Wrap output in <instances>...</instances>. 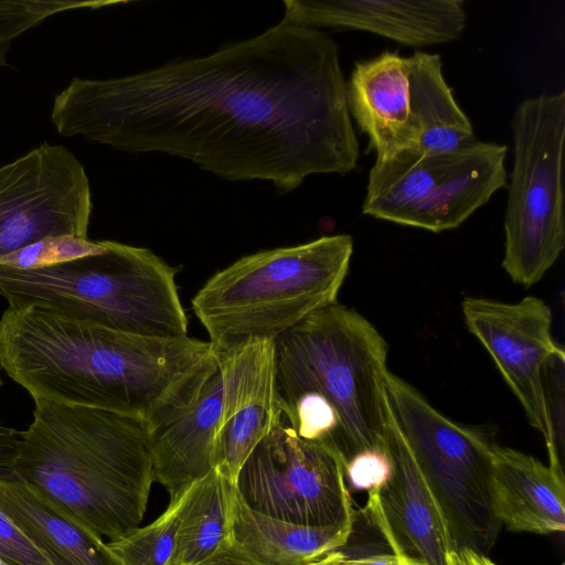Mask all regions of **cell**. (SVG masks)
<instances>
[{"mask_svg": "<svg viewBox=\"0 0 565 565\" xmlns=\"http://www.w3.org/2000/svg\"><path fill=\"white\" fill-rule=\"evenodd\" d=\"M217 353L222 369V412L213 469L235 484L241 467L254 448L282 422L275 381L274 340L253 339Z\"/></svg>", "mask_w": 565, "mask_h": 565, "instance_id": "15", "label": "cell"}, {"mask_svg": "<svg viewBox=\"0 0 565 565\" xmlns=\"http://www.w3.org/2000/svg\"><path fill=\"white\" fill-rule=\"evenodd\" d=\"M88 175L66 147L44 142L0 167V258L49 237L88 238Z\"/></svg>", "mask_w": 565, "mask_h": 565, "instance_id": "11", "label": "cell"}, {"mask_svg": "<svg viewBox=\"0 0 565 565\" xmlns=\"http://www.w3.org/2000/svg\"><path fill=\"white\" fill-rule=\"evenodd\" d=\"M512 128L514 162L502 267L515 284L530 287L542 279L565 245V92L524 99Z\"/></svg>", "mask_w": 565, "mask_h": 565, "instance_id": "8", "label": "cell"}, {"mask_svg": "<svg viewBox=\"0 0 565 565\" xmlns=\"http://www.w3.org/2000/svg\"><path fill=\"white\" fill-rule=\"evenodd\" d=\"M2 385H3V380H2V377L0 375V388L2 387Z\"/></svg>", "mask_w": 565, "mask_h": 565, "instance_id": "34", "label": "cell"}, {"mask_svg": "<svg viewBox=\"0 0 565 565\" xmlns=\"http://www.w3.org/2000/svg\"><path fill=\"white\" fill-rule=\"evenodd\" d=\"M321 559L328 565H426L417 558L401 553L355 555L341 548L327 553Z\"/></svg>", "mask_w": 565, "mask_h": 565, "instance_id": "28", "label": "cell"}, {"mask_svg": "<svg viewBox=\"0 0 565 565\" xmlns=\"http://www.w3.org/2000/svg\"><path fill=\"white\" fill-rule=\"evenodd\" d=\"M50 118L65 137L166 153L230 181H270L279 194L312 174H345L359 158L337 43L284 20L204 56L74 77Z\"/></svg>", "mask_w": 565, "mask_h": 565, "instance_id": "1", "label": "cell"}, {"mask_svg": "<svg viewBox=\"0 0 565 565\" xmlns=\"http://www.w3.org/2000/svg\"><path fill=\"white\" fill-rule=\"evenodd\" d=\"M386 446L391 473L382 486L367 491L365 516L392 552L426 565H449L456 547L445 515L391 413Z\"/></svg>", "mask_w": 565, "mask_h": 565, "instance_id": "14", "label": "cell"}, {"mask_svg": "<svg viewBox=\"0 0 565 565\" xmlns=\"http://www.w3.org/2000/svg\"><path fill=\"white\" fill-rule=\"evenodd\" d=\"M387 344L374 326L338 302L274 340L282 422L338 455L386 450Z\"/></svg>", "mask_w": 565, "mask_h": 565, "instance_id": "3", "label": "cell"}, {"mask_svg": "<svg viewBox=\"0 0 565 565\" xmlns=\"http://www.w3.org/2000/svg\"><path fill=\"white\" fill-rule=\"evenodd\" d=\"M0 565H10L8 562H6L2 557H0Z\"/></svg>", "mask_w": 565, "mask_h": 565, "instance_id": "33", "label": "cell"}, {"mask_svg": "<svg viewBox=\"0 0 565 565\" xmlns=\"http://www.w3.org/2000/svg\"><path fill=\"white\" fill-rule=\"evenodd\" d=\"M491 507L509 531L536 534L565 530V475L531 455L495 444Z\"/></svg>", "mask_w": 565, "mask_h": 565, "instance_id": "18", "label": "cell"}, {"mask_svg": "<svg viewBox=\"0 0 565 565\" xmlns=\"http://www.w3.org/2000/svg\"><path fill=\"white\" fill-rule=\"evenodd\" d=\"M116 4L103 0H0V66H8L12 42L44 20L72 10L99 9Z\"/></svg>", "mask_w": 565, "mask_h": 565, "instance_id": "24", "label": "cell"}, {"mask_svg": "<svg viewBox=\"0 0 565 565\" xmlns=\"http://www.w3.org/2000/svg\"><path fill=\"white\" fill-rule=\"evenodd\" d=\"M0 509L61 565H120L96 533L10 475H0Z\"/></svg>", "mask_w": 565, "mask_h": 565, "instance_id": "19", "label": "cell"}, {"mask_svg": "<svg viewBox=\"0 0 565 565\" xmlns=\"http://www.w3.org/2000/svg\"><path fill=\"white\" fill-rule=\"evenodd\" d=\"M0 557L10 565H61L0 509Z\"/></svg>", "mask_w": 565, "mask_h": 565, "instance_id": "26", "label": "cell"}, {"mask_svg": "<svg viewBox=\"0 0 565 565\" xmlns=\"http://www.w3.org/2000/svg\"><path fill=\"white\" fill-rule=\"evenodd\" d=\"M234 489L216 469L191 484L171 565H199L231 535Z\"/></svg>", "mask_w": 565, "mask_h": 565, "instance_id": "22", "label": "cell"}, {"mask_svg": "<svg viewBox=\"0 0 565 565\" xmlns=\"http://www.w3.org/2000/svg\"><path fill=\"white\" fill-rule=\"evenodd\" d=\"M282 20L362 30L406 46H428L460 38L467 21L461 0H285Z\"/></svg>", "mask_w": 565, "mask_h": 565, "instance_id": "16", "label": "cell"}, {"mask_svg": "<svg viewBox=\"0 0 565 565\" xmlns=\"http://www.w3.org/2000/svg\"><path fill=\"white\" fill-rule=\"evenodd\" d=\"M353 526H310L274 519L249 509L234 489L232 536L270 565H307L347 544Z\"/></svg>", "mask_w": 565, "mask_h": 565, "instance_id": "20", "label": "cell"}, {"mask_svg": "<svg viewBox=\"0 0 565 565\" xmlns=\"http://www.w3.org/2000/svg\"><path fill=\"white\" fill-rule=\"evenodd\" d=\"M104 245V241L73 236L49 237L1 257L0 265L17 269L36 268L99 252Z\"/></svg>", "mask_w": 565, "mask_h": 565, "instance_id": "25", "label": "cell"}, {"mask_svg": "<svg viewBox=\"0 0 565 565\" xmlns=\"http://www.w3.org/2000/svg\"><path fill=\"white\" fill-rule=\"evenodd\" d=\"M209 348L189 335L131 334L38 306H8L0 317V366L33 399L141 418Z\"/></svg>", "mask_w": 565, "mask_h": 565, "instance_id": "2", "label": "cell"}, {"mask_svg": "<svg viewBox=\"0 0 565 565\" xmlns=\"http://www.w3.org/2000/svg\"><path fill=\"white\" fill-rule=\"evenodd\" d=\"M391 458L387 451L373 450L353 458L344 469L354 489L371 490L382 486L391 473Z\"/></svg>", "mask_w": 565, "mask_h": 565, "instance_id": "27", "label": "cell"}, {"mask_svg": "<svg viewBox=\"0 0 565 565\" xmlns=\"http://www.w3.org/2000/svg\"><path fill=\"white\" fill-rule=\"evenodd\" d=\"M508 147L478 141L448 152L406 150L370 170L362 213L441 232L461 225L507 185Z\"/></svg>", "mask_w": 565, "mask_h": 565, "instance_id": "9", "label": "cell"}, {"mask_svg": "<svg viewBox=\"0 0 565 565\" xmlns=\"http://www.w3.org/2000/svg\"><path fill=\"white\" fill-rule=\"evenodd\" d=\"M222 369L211 345L143 416L154 481L175 498L213 469Z\"/></svg>", "mask_w": 565, "mask_h": 565, "instance_id": "13", "label": "cell"}, {"mask_svg": "<svg viewBox=\"0 0 565 565\" xmlns=\"http://www.w3.org/2000/svg\"><path fill=\"white\" fill-rule=\"evenodd\" d=\"M347 103L369 137V148L376 152V162L418 148L420 128L412 111L408 57L385 51L355 63L347 84Z\"/></svg>", "mask_w": 565, "mask_h": 565, "instance_id": "17", "label": "cell"}, {"mask_svg": "<svg viewBox=\"0 0 565 565\" xmlns=\"http://www.w3.org/2000/svg\"><path fill=\"white\" fill-rule=\"evenodd\" d=\"M199 565H270L242 546L231 535L204 562Z\"/></svg>", "mask_w": 565, "mask_h": 565, "instance_id": "29", "label": "cell"}, {"mask_svg": "<svg viewBox=\"0 0 565 565\" xmlns=\"http://www.w3.org/2000/svg\"><path fill=\"white\" fill-rule=\"evenodd\" d=\"M21 433L0 422V475H10L19 451Z\"/></svg>", "mask_w": 565, "mask_h": 565, "instance_id": "30", "label": "cell"}, {"mask_svg": "<svg viewBox=\"0 0 565 565\" xmlns=\"http://www.w3.org/2000/svg\"><path fill=\"white\" fill-rule=\"evenodd\" d=\"M235 489L249 509L281 521L354 526L356 519L341 458L284 422L250 452Z\"/></svg>", "mask_w": 565, "mask_h": 565, "instance_id": "10", "label": "cell"}, {"mask_svg": "<svg viewBox=\"0 0 565 565\" xmlns=\"http://www.w3.org/2000/svg\"><path fill=\"white\" fill-rule=\"evenodd\" d=\"M190 487L170 499L167 510L153 522L107 542L109 551L120 565H171L180 518Z\"/></svg>", "mask_w": 565, "mask_h": 565, "instance_id": "23", "label": "cell"}, {"mask_svg": "<svg viewBox=\"0 0 565 565\" xmlns=\"http://www.w3.org/2000/svg\"><path fill=\"white\" fill-rule=\"evenodd\" d=\"M449 565H495L488 556L471 548L460 547L454 551L449 558Z\"/></svg>", "mask_w": 565, "mask_h": 565, "instance_id": "31", "label": "cell"}, {"mask_svg": "<svg viewBox=\"0 0 565 565\" xmlns=\"http://www.w3.org/2000/svg\"><path fill=\"white\" fill-rule=\"evenodd\" d=\"M408 81L412 111L420 128L418 151L448 152L477 140L444 78L438 54L417 51L408 56Z\"/></svg>", "mask_w": 565, "mask_h": 565, "instance_id": "21", "label": "cell"}, {"mask_svg": "<svg viewBox=\"0 0 565 565\" xmlns=\"http://www.w3.org/2000/svg\"><path fill=\"white\" fill-rule=\"evenodd\" d=\"M11 475L109 541L140 525L154 481L141 417L43 398Z\"/></svg>", "mask_w": 565, "mask_h": 565, "instance_id": "4", "label": "cell"}, {"mask_svg": "<svg viewBox=\"0 0 565 565\" xmlns=\"http://www.w3.org/2000/svg\"><path fill=\"white\" fill-rule=\"evenodd\" d=\"M559 565H565V563L563 562V563H561Z\"/></svg>", "mask_w": 565, "mask_h": 565, "instance_id": "35", "label": "cell"}, {"mask_svg": "<svg viewBox=\"0 0 565 565\" xmlns=\"http://www.w3.org/2000/svg\"><path fill=\"white\" fill-rule=\"evenodd\" d=\"M462 313L467 328L490 353L523 406L529 423L543 436L548 466L564 475V455L556 444L544 386L546 364L562 350L552 338L550 307L533 296L516 303L466 297Z\"/></svg>", "mask_w": 565, "mask_h": 565, "instance_id": "12", "label": "cell"}, {"mask_svg": "<svg viewBox=\"0 0 565 565\" xmlns=\"http://www.w3.org/2000/svg\"><path fill=\"white\" fill-rule=\"evenodd\" d=\"M104 244L99 252L47 266L0 265V297L8 306H38L126 333L186 337L175 269L148 248Z\"/></svg>", "mask_w": 565, "mask_h": 565, "instance_id": "5", "label": "cell"}, {"mask_svg": "<svg viewBox=\"0 0 565 565\" xmlns=\"http://www.w3.org/2000/svg\"><path fill=\"white\" fill-rule=\"evenodd\" d=\"M352 254V236L338 234L259 250L215 273L192 298L211 348L226 352L253 339L275 340L335 303Z\"/></svg>", "mask_w": 565, "mask_h": 565, "instance_id": "6", "label": "cell"}, {"mask_svg": "<svg viewBox=\"0 0 565 565\" xmlns=\"http://www.w3.org/2000/svg\"><path fill=\"white\" fill-rule=\"evenodd\" d=\"M307 565H328V564H327V563H324V562L321 559V557H320V558H318V559H316V561H313V562H311V563H309V564H307Z\"/></svg>", "mask_w": 565, "mask_h": 565, "instance_id": "32", "label": "cell"}, {"mask_svg": "<svg viewBox=\"0 0 565 565\" xmlns=\"http://www.w3.org/2000/svg\"><path fill=\"white\" fill-rule=\"evenodd\" d=\"M390 413L433 491L456 550L488 556L502 524L491 507L495 440L484 428L452 422L388 371Z\"/></svg>", "mask_w": 565, "mask_h": 565, "instance_id": "7", "label": "cell"}]
</instances>
